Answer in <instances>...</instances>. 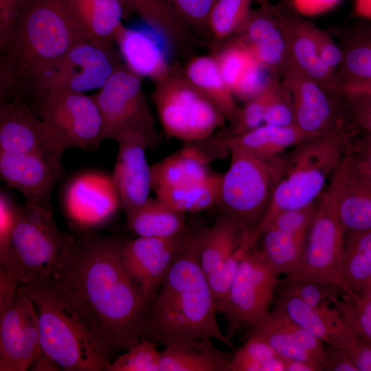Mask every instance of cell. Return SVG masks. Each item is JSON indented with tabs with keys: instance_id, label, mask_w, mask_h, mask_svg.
<instances>
[{
	"instance_id": "obj_32",
	"label": "cell",
	"mask_w": 371,
	"mask_h": 371,
	"mask_svg": "<svg viewBox=\"0 0 371 371\" xmlns=\"http://www.w3.org/2000/svg\"><path fill=\"white\" fill-rule=\"evenodd\" d=\"M245 241L241 225L222 213L212 226L199 230L198 256L205 276L235 254Z\"/></svg>"
},
{
	"instance_id": "obj_26",
	"label": "cell",
	"mask_w": 371,
	"mask_h": 371,
	"mask_svg": "<svg viewBox=\"0 0 371 371\" xmlns=\"http://www.w3.org/2000/svg\"><path fill=\"white\" fill-rule=\"evenodd\" d=\"M337 173V210L342 225L347 232L371 229V175L355 159L350 147Z\"/></svg>"
},
{
	"instance_id": "obj_62",
	"label": "cell",
	"mask_w": 371,
	"mask_h": 371,
	"mask_svg": "<svg viewBox=\"0 0 371 371\" xmlns=\"http://www.w3.org/2000/svg\"><path fill=\"white\" fill-rule=\"evenodd\" d=\"M357 294L363 299L371 302V278L366 283Z\"/></svg>"
},
{
	"instance_id": "obj_51",
	"label": "cell",
	"mask_w": 371,
	"mask_h": 371,
	"mask_svg": "<svg viewBox=\"0 0 371 371\" xmlns=\"http://www.w3.org/2000/svg\"><path fill=\"white\" fill-rule=\"evenodd\" d=\"M23 0H0V49L12 41L20 19Z\"/></svg>"
},
{
	"instance_id": "obj_61",
	"label": "cell",
	"mask_w": 371,
	"mask_h": 371,
	"mask_svg": "<svg viewBox=\"0 0 371 371\" xmlns=\"http://www.w3.org/2000/svg\"><path fill=\"white\" fill-rule=\"evenodd\" d=\"M341 92L357 93L371 97V85L350 86L341 88Z\"/></svg>"
},
{
	"instance_id": "obj_31",
	"label": "cell",
	"mask_w": 371,
	"mask_h": 371,
	"mask_svg": "<svg viewBox=\"0 0 371 371\" xmlns=\"http://www.w3.org/2000/svg\"><path fill=\"white\" fill-rule=\"evenodd\" d=\"M212 339L198 337L166 346L159 371H228L233 355L218 348Z\"/></svg>"
},
{
	"instance_id": "obj_25",
	"label": "cell",
	"mask_w": 371,
	"mask_h": 371,
	"mask_svg": "<svg viewBox=\"0 0 371 371\" xmlns=\"http://www.w3.org/2000/svg\"><path fill=\"white\" fill-rule=\"evenodd\" d=\"M260 5L258 9L251 10L245 23L234 36L249 48L259 63L280 79L291 57L271 3L262 0Z\"/></svg>"
},
{
	"instance_id": "obj_9",
	"label": "cell",
	"mask_w": 371,
	"mask_h": 371,
	"mask_svg": "<svg viewBox=\"0 0 371 371\" xmlns=\"http://www.w3.org/2000/svg\"><path fill=\"white\" fill-rule=\"evenodd\" d=\"M337 169L317 200L305 246L296 268L283 280H304L339 287L344 292L341 269L346 229L337 210Z\"/></svg>"
},
{
	"instance_id": "obj_58",
	"label": "cell",
	"mask_w": 371,
	"mask_h": 371,
	"mask_svg": "<svg viewBox=\"0 0 371 371\" xmlns=\"http://www.w3.org/2000/svg\"><path fill=\"white\" fill-rule=\"evenodd\" d=\"M32 370H58V365L42 351L32 363Z\"/></svg>"
},
{
	"instance_id": "obj_22",
	"label": "cell",
	"mask_w": 371,
	"mask_h": 371,
	"mask_svg": "<svg viewBox=\"0 0 371 371\" xmlns=\"http://www.w3.org/2000/svg\"><path fill=\"white\" fill-rule=\"evenodd\" d=\"M247 335L262 339L283 358L304 361L322 370L316 361L322 362L326 357L324 343L276 304H273L268 315L249 329Z\"/></svg>"
},
{
	"instance_id": "obj_24",
	"label": "cell",
	"mask_w": 371,
	"mask_h": 371,
	"mask_svg": "<svg viewBox=\"0 0 371 371\" xmlns=\"http://www.w3.org/2000/svg\"><path fill=\"white\" fill-rule=\"evenodd\" d=\"M273 304L329 346L348 350L359 337L331 302L311 306L278 287Z\"/></svg>"
},
{
	"instance_id": "obj_14",
	"label": "cell",
	"mask_w": 371,
	"mask_h": 371,
	"mask_svg": "<svg viewBox=\"0 0 371 371\" xmlns=\"http://www.w3.org/2000/svg\"><path fill=\"white\" fill-rule=\"evenodd\" d=\"M61 203L66 216L78 229H90L109 222L122 208L111 175L88 170L65 183Z\"/></svg>"
},
{
	"instance_id": "obj_52",
	"label": "cell",
	"mask_w": 371,
	"mask_h": 371,
	"mask_svg": "<svg viewBox=\"0 0 371 371\" xmlns=\"http://www.w3.org/2000/svg\"><path fill=\"white\" fill-rule=\"evenodd\" d=\"M355 124L371 137V97L357 93H342Z\"/></svg>"
},
{
	"instance_id": "obj_17",
	"label": "cell",
	"mask_w": 371,
	"mask_h": 371,
	"mask_svg": "<svg viewBox=\"0 0 371 371\" xmlns=\"http://www.w3.org/2000/svg\"><path fill=\"white\" fill-rule=\"evenodd\" d=\"M0 104V152L34 155L62 164L66 148L41 118L16 100Z\"/></svg>"
},
{
	"instance_id": "obj_30",
	"label": "cell",
	"mask_w": 371,
	"mask_h": 371,
	"mask_svg": "<svg viewBox=\"0 0 371 371\" xmlns=\"http://www.w3.org/2000/svg\"><path fill=\"white\" fill-rule=\"evenodd\" d=\"M311 138L296 126H280L262 124L233 136L210 137V144L221 153L232 148L263 156H276L289 147Z\"/></svg>"
},
{
	"instance_id": "obj_23",
	"label": "cell",
	"mask_w": 371,
	"mask_h": 371,
	"mask_svg": "<svg viewBox=\"0 0 371 371\" xmlns=\"http://www.w3.org/2000/svg\"><path fill=\"white\" fill-rule=\"evenodd\" d=\"M62 171V164L36 155L0 152L1 179L26 203L52 207V193Z\"/></svg>"
},
{
	"instance_id": "obj_41",
	"label": "cell",
	"mask_w": 371,
	"mask_h": 371,
	"mask_svg": "<svg viewBox=\"0 0 371 371\" xmlns=\"http://www.w3.org/2000/svg\"><path fill=\"white\" fill-rule=\"evenodd\" d=\"M160 356L157 343L143 337L111 361L108 371H159Z\"/></svg>"
},
{
	"instance_id": "obj_27",
	"label": "cell",
	"mask_w": 371,
	"mask_h": 371,
	"mask_svg": "<svg viewBox=\"0 0 371 371\" xmlns=\"http://www.w3.org/2000/svg\"><path fill=\"white\" fill-rule=\"evenodd\" d=\"M161 36L141 29L127 27L122 23L117 29L113 40L119 48L124 64L140 77L155 81L164 77L171 66L168 59V44Z\"/></svg>"
},
{
	"instance_id": "obj_21",
	"label": "cell",
	"mask_w": 371,
	"mask_h": 371,
	"mask_svg": "<svg viewBox=\"0 0 371 371\" xmlns=\"http://www.w3.org/2000/svg\"><path fill=\"white\" fill-rule=\"evenodd\" d=\"M115 141L118 150L111 176L126 214L150 198L151 167L145 150L153 145L145 136L134 133L123 135Z\"/></svg>"
},
{
	"instance_id": "obj_59",
	"label": "cell",
	"mask_w": 371,
	"mask_h": 371,
	"mask_svg": "<svg viewBox=\"0 0 371 371\" xmlns=\"http://www.w3.org/2000/svg\"><path fill=\"white\" fill-rule=\"evenodd\" d=\"M353 14L359 19L371 21V0H354Z\"/></svg>"
},
{
	"instance_id": "obj_38",
	"label": "cell",
	"mask_w": 371,
	"mask_h": 371,
	"mask_svg": "<svg viewBox=\"0 0 371 371\" xmlns=\"http://www.w3.org/2000/svg\"><path fill=\"white\" fill-rule=\"evenodd\" d=\"M221 176L212 172L202 181L159 191L155 197L184 214L205 210L218 202Z\"/></svg>"
},
{
	"instance_id": "obj_37",
	"label": "cell",
	"mask_w": 371,
	"mask_h": 371,
	"mask_svg": "<svg viewBox=\"0 0 371 371\" xmlns=\"http://www.w3.org/2000/svg\"><path fill=\"white\" fill-rule=\"evenodd\" d=\"M341 276L344 293H358L371 278V229L346 232Z\"/></svg>"
},
{
	"instance_id": "obj_46",
	"label": "cell",
	"mask_w": 371,
	"mask_h": 371,
	"mask_svg": "<svg viewBox=\"0 0 371 371\" xmlns=\"http://www.w3.org/2000/svg\"><path fill=\"white\" fill-rule=\"evenodd\" d=\"M264 124L280 126H295L293 99L280 78L275 79L271 84Z\"/></svg>"
},
{
	"instance_id": "obj_34",
	"label": "cell",
	"mask_w": 371,
	"mask_h": 371,
	"mask_svg": "<svg viewBox=\"0 0 371 371\" xmlns=\"http://www.w3.org/2000/svg\"><path fill=\"white\" fill-rule=\"evenodd\" d=\"M126 217L127 227L137 236L170 238L187 231L186 214L157 197H150Z\"/></svg>"
},
{
	"instance_id": "obj_56",
	"label": "cell",
	"mask_w": 371,
	"mask_h": 371,
	"mask_svg": "<svg viewBox=\"0 0 371 371\" xmlns=\"http://www.w3.org/2000/svg\"><path fill=\"white\" fill-rule=\"evenodd\" d=\"M341 0H290L302 15L315 16L335 7Z\"/></svg>"
},
{
	"instance_id": "obj_50",
	"label": "cell",
	"mask_w": 371,
	"mask_h": 371,
	"mask_svg": "<svg viewBox=\"0 0 371 371\" xmlns=\"http://www.w3.org/2000/svg\"><path fill=\"white\" fill-rule=\"evenodd\" d=\"M19 205H16L8 194L0 191V263L6 257L16 225Z\"/></svg>"
},
{
	"instance_id": "obj_11",
	"label": "cell",
	"mask_w": 371,
	"mask_h": 371,
	"mask_svg": "<svg viewBox=\"0 0 371 371\" xmlns=\"http://www.w3.org/2000/svg\"><path fill=\"white\" fill-rule=\"evenodd\" d=\"M278 276L261 249H251L243 256L221 313L227 321L225 336L229 340L237 331L250 329L268 315Z\"/></svg>"
},
{
	"instance_id": "obj_48",
	"label": "cell",
	"mask_w": 371,
	"mask_h": 371,
	"mask_svg": "<svg viewBox=\"0 0 371 371\" xmlns=\"http://www.w3.org/2000/svg\"><path fill=\"white\" fill-rule=\"evenodd\" d=\"M275 78H279L255 58L239 78L232 93L235 98L246 102L264 91Z\"/></svg>"
},
{
	"instance_id": "obj_13",
	"label": "cell",
	"mask_w": 371,
	"mask_h": 371,
	"mask_svg": "<svg viewBox=\"0 0 371 371\" xmlns=\"http://www.w3.org/2000/svg\"><path fill=\"white\" fill-rule=\"evenodd\" d=\"M34 100L40 118L66 149L95 150L104 141L102 118L94 95L53 89Z\"/></svg>"
},
{
	"instance_id": "obj_35",
	"label": "cell",
	"mask_w": 371,
	"mask_h": 371,
	"mask_svg": "<svg viewBox=\"0 0 371 371\" xmlns=\"http://www.w3.org/2000/svg\"><path fill=\"white\" fill-rule=\"evenodd\" d=\"M69 5L89 41L112 47L114 34L122 24L120 0H69Z\"/></svg>"
},
{
	"instance_id": "obj_55",
	"label": "cell",
	"mask_w": 371,
	"mask_h": 371,
	"mask_svg": "<svg viewBox=\"0 0 371 371\" xmlns=\"http://www.w3.org/2000/svg\"><path fill=\"white\" fill-rule=\"evenodd\" d=\"M347 350L359 371H371V340L359 336Z\"/></svg>"
},
{
	"instance_id": "obj_54",
	"label": "cell",
	"mask_w": 371,
	"mask_h": 371,
	"mask_svg": "<svg viewBox=\"0 0 371 371\" xmlns=\"http://www.w3.org/2000/svg\"><path fill=\"white\" fill-rule=\"evenodd\" d=\"M326 371H359L352 361L346 349L330 346L326 349V360L323 366Z\"/></svg>"
},
{
	"instance_id": "obj_49",
	"label": "cell",
	"mask_w": 371,
	"mask_h": 371,
	"mask_svg": "<svg viewBox=\"0 0 371 371\" xmlns=\"http://www.w3.org/2000/svg\"><path fill=\"white\" fill-rule=\"evenodd\" d=\"M243 256L236 252L207 276L218 313H221L223 308L229 290Z\"/></svg>"
},
{
	"instance_id": "obj_10",
	"label": "cell",
	"mask_w": 371,
	"mask_h": 371,
	"mask_svg": "<svg viewBox=\"0 0 371 371\" xmlns=\"http://www.w3.org/2000/svg\"><path fill=\"white\" fill-rule=\"evenodd\" d=\"M120 64L112 47L82 42L36 69L22 94L34 99L53 89L85 93L100 89Z\"/></svg>"
},
{
	"instance_id": "obj_7",
	"label": "cell",
	"mask_w": 371,
	"mask_h": 371,
	"mask_svg": "<svg viewBox=\"0 0 371 371\" xmlns=\"http://www.w3.org/2000/svg\"><path fill=\"white\" fill-rule=\"evenodd\" d=\"M228 153L230 163L221 176L216 205L222 214L241 225L246 243L267 212L283 175L285 158L259 155L236 148H229Z\"/></svg>"
},
{
	"instance_id": "obj_5",
	"label": "cell",
	"mask_w": 371,
	"mask_h": 371,
	"mask_svg": "<svg viewBox=\"0 0 371 371\" xmlns=\"http://www.w3.org/2000/svg\"><path fill=\"white\" fill-rule=\"evenodd\" d=\"M353 134L344 120L330 131L306 139L295 146L285 158L283 175L260 224L242 247L243 251L254 247L277 215L317 201L348 153Z\"/></svg>"
},
{
	"instance_id": "obj_28",
	"label": "cell",
	"mask_w": 371,
	"mask_h": 371,
	"mask_svg": "<svg viewBox=\"0 0 371 371\" xmlns=\"http://www.w3.org/2000/svg\"><path fill=\"white\" fill-rule=\"evenodd\" d=\"M330 32L339 39L342 50L335 72L340 89L371 85V21L359 19L345 27H333Z\"/></svg>"
},
{
	"instance_id": "obj_43",
	"label": "cell",
	"mask_w": 371,
	"mask_h": 371,
	"mask_svg": "<svg viewBox=\"0 0 371 371\" xmlns=\"http://www.w3.org/2000/svg\"><path fill=\"white\" fill-rule=\"evenodd\" d=\"M278 287L313 306L331 302L333 298L344 293L335 285L304 280H282L279 282Z\"/></svg>"
},
{
	"instance_id": "obj_2",
	"label": "cell",
	"mask_w": 371,
	"mask_h": 371,
	"mask_svg": "<svg viewBox=\"0 0 371 371\" xmlns=\"http://www.w3.org/2000/svg\"><path fill=\"white\" fill-rule=\"evenodd\" d=\"M19 287L36 307L43 353L64 370H108L113 346L75 291L54 278Z\"/></svg>"
},
{
	"instance_id": "obj_47",
	"label": "cell",
	"mask_w": 371,
	"mask_h": 371,
	"mask_svg": "<svg viewBox=\"0 0 371 371\" xmlns=\"http://www.w3.org/2000/svg\"><path fill=\"white\" fill-rule=\"evenodd\" d=\"M273 80L264 91L246 101L245 105L239 109L236 122L231 126L229 130L224 131L218 135H240L264 124L265 110Z\"/></svg>"
},
{
	"instance_id": "obj_15",
	"label": "cell",
	"mask_w": 371,
	"mask_h": 371,
	"mask_svg": "<svg viewBox=\"0 0 371 371\" xmlns=\"http://www.w3.org/2000/svg\"><path fill=\"white\" fill-rule=\"evenodd\" d=\"M41 351L36 307L19 286L0 306V371L26 370Z\"/></svg>"
},
{
	"instance_id": "obj_44",
	"label": "cell",
	"mask_w": 371,
	"mask_h": 371,
	"mask_svg": "<svg viewBox=\"0 0 371 371\" xmlns=\"http://www.w3.org/2000/svg\"><path fill=\"white\" fill-rule=\"evenodd\" d=\"M279 355L262 339L247 336L245 344L232 356L228 371H262L263 362Z\"/></svg>"
},
{
	"instance_id": "obj_1",
	"label": "cell",
	"mask_w": 371,
	"mask_h": 371,
	"mask_svg": "<svg viewBox=\"0 0 371 371\" xmlns=\"http://www.w3.org/2000/svg\"><path fill=\"white\" fill-rule=\"evenodd\" d=\"M78 231L66 260L52 278L83 300L115 352L126 350L146 337L152 303L123 263L124 240Z\"/></svg>"
},
{
	"instance_id": "obj_63",
	"label": "cell",
	"mask_w": 371,
	"mask_h": 371,
	"mask_svg": "<svg viewBox=\"0 0 371 371\" xmlns=\"http://www.w3.org/2000/svg\"><path fill=\"white\" fill-rule=\"evenodd\" d=\"M359 141L361 142L365 145L371 148V137L370 136H368L365 134L363 139H360Z\"/></svg>"
},
{
	"instance_id": "obj_29",
	"label": "cell",
	"mask_w": 371,
	"mask_h": 371,
	"mask_svg": "<svg viewBox=\"0 0 371 371\" xmlns=\"http://www.w3.org/2000/svg\"><path fill=\"white\" fill-rule=\"evenodd\" d=\"M216 158L210 148L196 142L161 159L151 166V188L159 191L202 181L212 172L209 161Z\"/></svg>"
},
{
	"instance_id": "obj_39",
	"label": "cell",
	"mask_w": 371,
	"mask_h": 371,
	"mask_svg": "<svg viewBox=\"0 0 371 371\" xmlns=\"http://www.w3.org/2000/svg\"><path fill=\"white\" fill-rule=\"evenodd\" d=\"M262 0H216L209 17V31L216 45L235 35L247 19L251 5Z\"/></svg>"
},
{
	"instance_id": "obj_12",
	"label": "cell",
	"mask_w": 371,
	"mask_h": 371,
	"mask_svg": "<svg viewBox=\"0 0 371 371\" xmlns=\"http://www.w3.org/2000/svg\"><path fill=\"white\" fill-rule=\"evenodd\" d=\"M102 118L103 139L116 140L127 133L145 136L153 146L158 142L153 115L141 77L120 63L93 95Z\"/></svg>"
},
{
	"instance_id": "obj_33",
	"label": "cell",
	"mask_w": 371,
	"mask_h": 371,
	"mask_svg": "<svg viewBox=\"0 0 371 371\" xmlns=\"http://www.w3.org/2000/svg\"><path fill=\"white\" fill-rule=\"evenodd\" d=\"M183 71L186 78L212 101L232 126L236 121L240 107L214 55L191 58Z\"/></svg>"
},
{
	"instance_id": "obj_4",
	"label": "cell",
	"mask_w": 371,
	"mask_h": 371,
	"mask_svg": "<svg viewBox=\"0 0 371 371\" xmlns=\"http://www.w3.org/2000/svg\"><path fill=\"white\" fill-rule=\"evenodd\" d=\"M89 41L69 0H23L14 36L1 52L0 103L23 93L32 73L75 45Z\"/></svg>"
},
{
	"instance_id": "obj_53",
	"label": "cell",
	"mask_w": 371,
	"mask_h": 371,
	"mask_svg": "<svg viewBox=\"0 0 371 371\" xmlns=\"http://www.w3.org/2000/svg\"><path fill=\"white\" fill-rule=\"evenodd\" d=\"M316 38L322 59L327 65L336 72L342 60V50L329 32L316 29Z\"/></svg>"
},
{
	"instance_id": "obj_16",
	"label": "cell",
	"mask_w": 371,
	"mask_h": 371,
	"mask_svg": "<svg viewBox=\"0 0 371 371\" xmlns=\"http://www.w3.org/2000/svg\"><path fill=\"white\" fill-rule=\"evenodd\" d=\"M271 8L285 38L291 58L328 93L337 98L341 97L335 72L321 56L316 38L317 27L299 13L290 0L271 3Z\"/></svg>"
},
{
	"instance_id": "obj_40",
	"label": "cell",
	"mask_w": 371,
	"mask_h": 371,
	"mask_svg": "<svg viewBox=\"0 0 371 371\" xmlns=\"http://www.w3.org/2000/svg\"><path fill=\"white\" fill-rule=\"evenodd\" d=\"M220 43L213 54L220 71L232 91L239 78L255 59L249 48L236 36ZM217 45V44H216Z\"/></svg>"
},
{
	"instance_id": "obj_19",
	"label": "cell",
	"mask_w": 371,
	"mask_h": 371,
	"mask_svg": "<svg viewBox=\"0 0 371 371\" xmlns=\"http://www.w3.org/2000/svg\"><path fill=\"white\" fill-rule=\"evenodd\" d=\"M317 203L277 215L262 233L263 251L276 271L288 275L302 256Z\"/></svg>"
},
{
	"instance_id": "obj_20",
	"label": "cell",
	"mask_w": 371,
	"mask_h": 371,
	"mask_svg": "<svg viewBox=\"0 0 371 371\" xmlns=\"http://www.w3.org/2000/svg\"><path fill=\"white\" fill-rule=\"evenodd\" d=\"M187 233L170 238L137 236L124 240L123 263L151 303Z\"/></svg>"
},
{
	"instance_id": "obj_6",
	"label": "cell",
	"mask_w": 371,
	"mask_h": 371,
	"mask_svg": "<svg viewBox=\"0 0 371 371\" xmlns=\"http://www.w3.org/2000/svg\"><path fill=\"white\" fill-rule=\"evenodd\" d=\"M74 241V236L58 228L52 207L25 202L19 207L11 242L0 269L20 284L43 282L60 269Z\"/></svg>"
},
{
	"instance_id": "obj_60",
	"label": "cell",
	"mask_w": 371,
	"mask_h": 371,
	"mask_svg": "<svg viewBox=\"0 0 371 371\" xmlns=\"http://www.w3.org/2000/svg\"><path fill=\"white\" fill-rule=\"evenodd\" d=\"M285 371H318L313 366L302 361L284 358Z\"/></svg>"
},
{
	"instance_id": "obj_3",
	"label": "cell",
	"mask_w": 371,
	"mask_h": 371,
	"mask_svg": "<svg viewBox=\"0 0 371 371\" xmlns=\"http://www.w3.org/2000/svg\"><path fill=\"white\" fill-rule=\"evenodd\" d=\"M198 250L199 231L188 232L151 304L145 337L165 347L198 337L232 347L218 326L215 300Z\"/></svg>"
},
{
	"instance_id": "obj_36",
	"label": "cell",
	"mask_w": 371,
	"mask_h": 371,
	"mask_svg": "<svg viewBox=\"0 0 371 371\" xmlns=\"http://www.w3.org/2000/svg\"><path fill=\"white\" fill-rule=\"evenodd\" d=\"M132 8L172 49L188 48L194 34L179 19L166 0H120Z\"/></svg>"
},
{
	"instance_id": "obj_18",
	"label": "cell",
	"mask_w": 371,
	"mask_h": 371,
	"mask_svg": "<svg viewBox=\"0 0 371 371\" xmlns=\"http://www.w3.org/2000/svg\"><path fill=\"white\" fill-rule=\"evenodd\" d=\"M280 82L291 95L295 126L309 137L325 134L344 120L335 108L337 98L328 93L291 58Z\"/></svg>"
},
{
	"instance_id": "obj_45",
	"label": "cell",
	"mask_w": 371,
	"mask_h": 371,
	"mask_svg": "<svg viewBox=\"0 0 371 371\" xmlns=\"http://www.w3.org/2000/svg\"><path fill=\"white\" fill-rule=\"evenodd\" d=\"M179 19L193 33L210 35L209 17L216 0H166Z\"/></svg>"
},
{
	"instance_id": "obj_8",
	"label": "cell",
	"mask_w": 371,
	"mask_h": 371,
	"mask_svg": "<svg viewBox=\"0 0 371 371\" xmlns=\"http://www.w3.org/2000/svg\"><path fill=\"white\" fill-rule=\"evenodd\" d=\"M153 103L166 134L192 143L212 136L227 121L221 111L185 76L183 68L171 67L155 81Z\"/></svg>"
},
{
	"instance_id": "obj_42",
	"label": "cell",
	"mask_w": 371,
	"mask_h": 371,
	"mask_svg": "<svg viewBox=\"0 0 371 371\" xmlns=\"http://www.w3.org/2000/svg\"><path fill=\"white\" fill-rule=\"evenodd\" d=\"M331 302L359 336L371 340L370 301L363 299L355 292H350L343 293L341 298H333Z\"/></svg>"
},
{
	"instance_id": "obj_57",
	"label": "cell",
	"mask_w": 371,
	"mask_h": 371,
	"mask_svg": "<svg viewBox=\"0 0 371 371\" xmlns=\"http://www.w3.org/2000/svg\"><path fill=\"white\" fill-rule=\"evenodd\" d=\"M350 152L357 161L371 175V148L359 140L351 144Z\"/></svg>"
}]
</instances>
